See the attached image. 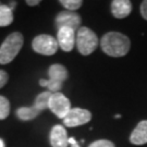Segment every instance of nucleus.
<instances>
[{
    "instance_id": "f257e3e1",
    "label": "nucleus",
    "mask_w": 147,
    "mask_h": 147,
    "mask_svg": "<svg viewBox=\"0 0 147 147\" xmlns=\"http://www.w3.org/2000/svg\"><path fill=\"white\" fill-rule=\"evenodd\" d=\"M101 50L109 57L120 58L130 51V38L119 32H108L100 39Z\"/></svg>"
},
{
    "instance_id": "f03ea898",
    "label": "nucleus",
    "mask_w": 147,
    "mask_h": 147,
    "mask_svg": "<svg viewBox=\"0 0 147 147\" xmlns=\"http://www.w3.org/2000/svg\"><path fill=\"white\" fill-rule=\"evenodd\" d=\"M24 44V37L20 32H13L0 46V64L12 62Z\"/></svg>"
},
{
    "instance_id": "7ed1b4c3",
    "label": "nucleus",
    "mask_w": 147,
    "mask_h": 147,
    "mask_svg": "<svg viewBox=\"0 0 147 147\" xmlns=\"http://www.w3.org/2000/svg\"><path fill=\"white\" fill-rule=\"evenodd\" d=\"M99 44L98 37L94 31L86 26H81L76 33V42L75 46L79 53L83 56H88L96 50Z\"/></svg>"
},
{
    "instance_id": "20e7f679",
    "label": "nucleus",
    "mask_w": 147,
    "mask_h": 147,
    "mask_svg": "<svg viewBox=\"0 0 147 147\" xmlns=\"http://www.w3.org/2000/svg\"><path fill=\"white\" fill-rule=\"evenodd\" d=\"M32 48L35 53L42 56H53L59 48L57 38H53L47 34H40L32 42Z\"/></svg>"
},
{
    "instance_id": "39448f33",
    "label": "nucleus",
    "mask_w": 147,
    "mask_h": 147,
    "mask_svg": "<svg viewBox=\"0 0 147 147\" xmlns=\"http://www.w3.org/2000/svg\"><path fill=\"white\" fill-rule=\"evenodd\" d=\"M48 109L53 112V115L58 117L59 119H64L69 111L71 110V101L68 97H65L62 93H55L51 95L49 100V107Z\"/></svg>"
},
{
    "instance_id": "423d86ee",
    "label": "nucleus",
    "mask_w": 147,
    "mask_h": 147,
    "mask_svg": "<svg viewBox=\"0 0 147 147\" xmlns=\"http://www.w3.org/2000/svg\"><path fill=\"white\" fill-rule=\"evenodd\" d=\"M92 120V112L83 108H72L63 119V124L68 127L84 125Z\"/></svg>"
},
{
    "instance_id": "0eeeda50",
    "label": "nucleus",
    "mask_w": 147,
    "mask_h": 147,
    "mask_svg": "<svg viewBox=\"0 0 147 147\" xmlns=\"http://www.w3.org/2000/svg\"><path fill=\"white\" fill-rule=\"evenodd\" d=\"M81 23H82L81 16L72 11H61L55 19V24L58 30L62 27H69L73 31H79Z\"/></svg>"
},
{
    "instance_id": "6e6552de",
    "label": "nucleus",
    "mask_w": 147,
    "mask_h": 147,
    "mask_svg": "<svg viewBox=\"0 0 147 147\" xmlns=\"http://www.w3.org/2000/svg\"><path fill=\"white\" fill-rule=\"evenodd\" d=\"M57 42L59 47L65 53H70L73 50L76 42V33L75 31L69 28V27H62L59 28L57 33Z\"/></svg>"
},
{
    "instance_id": "1a4fd4ad",
    "label": "nucleus",
    "mask_w": 147,
    "mask_h": 147,
    "mask_svg": "<svg viewBox=\"0 0 147 147\" xmlns=\"http://www.w3.org/2000/svg\"><path fill=\"white\" fill-rule=\"evenodd\" d=\"M50 144L53 147H68L69 137L65 127L60 124L53 126L50 135H49Z\"/></svg>"
},
{
    "instance_id": "9d476101",
    "label": "nucleus",
    "mask_w": 147,
    "mask_h": 147,
    "mask_svg": "<svg viewBox=\"0 0 147 147\" xmlns=\"http://www.w3.org/2000/svg\"><path fill=\"white\" fill-rule=\"evenodd\" d=\"M132 2L130 0L111 1V13L116 19H124L132 12Z\"/></svg>"
},
{
    "instance_id": "9b49d317",
    "label": "nucleus",
    "mask_w": 147,
    "mask_h": 147,
    "mask_svg": "<svg viewBox=\"0 0 147 147\" xmlns=\"http://www.w3.org/2000/svg\"><path fill=\"white\" fill-rule=\"evenodd\" d=\"M130 142L133 145H145L147 144V120L138 122L135 129L130 135Z\"/></svg>"
},
{
    "instance_id": "f8f14e48",
    "label": "nucleus",
    "mask_w": 147,
    "mask_h": 147,
    "mask_svg": "<svg viewBox=\"0 0 147 147\" xmlns=\"http://www.w3.org/2000/svg\"><path fill=\"white\" fill-rule=\"evenodd\" d=\"M48 76L50 80L63 83L68 79L69 72L64 65L59 64V63H55V64H51L48 69Z\"/></svg>"
},
{
    "instance_id": "ddd939ff",
    "label": "nucleus",
    "mask_w": 147,
    "mask_h": 147,
    "mask_svg": "<svg viewBox=\"0 0 147 147\" xmlns=\"http://www.w3.org/2000/svg\"><path fill=\"white\" fill-rule=\"evenodd\" d=\"M40 112L42 111L38 110L36 107L33 105L32 107H20L16 111V115L22 121H31L39 116Z\"/></svg>"
},
{
    "instance_id": "4468645a",
    "label": "nucleus",
    "mask_w": 147,
    "mask_h": 147,
    "mask_svg": "<svg viewBox=\"0 0 147 147\" xmlns=\"http://www.w3.org/2000/svg\"><path fill=\"white\" fill-rule=\"evenodd\" d=\"M13 19V10L10 8V5H0V27L11 25Z\"/></svg>"
},
{
    "instance_id": "2eb2a0df",
    "label": "nucleus",
    "mask_w": 147,
    "mask_h": 147,
    "mask_svg": "<svg viewBox=\"0 0 147 147\" xmlns=\"http://www.w3.org/2000/svg\"><path fill=\"white\" fill-rule=\"evenodd\" d=\"M51 95H53V93L49 92V90H46V92H42L40 94H38L37 97L35 98L34 106L40 111L48 109V107H49V100H50Z\"/></svg>"
},
{
    "instance_id": "dca6fc26",
    "label": "nucleus",
    "mask_w": 147,
    "mask_h": 147,
    "mask_svg": "<svg viewBox=\"0 0 147 147\" xmlns=\"http://www.w3.org/2000/svg\"><path fill=\"white\" fill-rule=\"evenodd\" d=\"M39 85L47 87L49 92H51L53 94H55V93H59L60 92V89L62 88L63 83L57 82V81H53V80H50V79L48 80L42 79L39 80Z\"/></svg>"
},
{
    "instance_id": "f3484780",
    "label": "nucleus",
    "mask_w": 147,
    "mask_h": 147,
    "mask_svg": "<svg viewBox=\"0 0 147 147\" xmlns=\"http://www.w3.org/2000/svg\"><path fill=\"white\" fill-rule=\"evenodd\" d=\"M10 115V101L0 95V120H5Z\"/></svg>"
},
{
    "instance_id": "a211bd4d",
    "label": "nucleus",
    "mask_w": 147,
    "mask_h": 147,
    "mask_svg": "<svg viewBox=\"0 0 147 147\" xmlns=\"http://www.w3.org/2000/svg\"><path fill=\"white\" fill-rule=\"evenodd\" d=\"M59 3L61 5H63L67 9V11L75 12L78 9H80L82 7L83 1L82 0H60Z\"/></svg>"
},
{
    "instance_id": "6ab92c4d",
    "label": "nucleus",
    "mask_w": 147,
    "mask_h": 147,
    "mask_svg": "<svg viewBox=\"0 0 147 147\" xmlns=\"http://www.w3.org/2000/svg\"><path fill=\"white\" fill-rule=\"evenodd\" d=\"M88 147H116V146L109 140H98V141H95L92 144H89Z\"/></svg>"
},
{
    "instance_id": "aec40b11",
    "label": "nucleus",
    "mask_w": 147,
    "mask_h": 147,
    "mask_svg": "<svg viewBox=\"0 0 147 147\" xmlns=\"http://www.w3.org/2000/svg\"><path fill=\"white\" fill-rule=\"evenodd\" d=\"M9 81V75L8 73L3 71V70H0V88H2Z\"/></svg>"
},
{
    "instance_id": "412c9836",
    "label": "nucleus",
    "mask_w": 147,
    "mask_h": 147,
    "mask_svg": "<svg viewBox=\"0 0 147 147\" xmlns=\"http://www.w3.org/2000/svg\"><path fill=\"white\" fill-rule=\"evenodd\" d=\"M140 11H141V14H142V16L147 21V0H144L142 3H141Z\"/></svg>"
},
{
    "instance_id": "4be33fe9",
    "label": "nucleus",
    "mask_w": 147,
    "mask_h": 147,
    "mask_svg": "<svg viewBox=\"0 0 147 147\" xmlns=\"http://www.w3.org/2000/svg\"><path fill=\"white\" fill-rule=\"evenodd\" d=\"M69 144H70L71 147H80L79 143L74 137H69Z\"/></svg>"
},
{
    "instance_id": "5701e85b",
    "label": "nucleus",
    "mask_w": 147,
    "mask_h": 147,
    "mask_svg": "<svg viewBox=\"0 0 147 147\" xmlns=\"http://www.w3.org/2000/svg\"><path fill=\"white\" fill-rule=\"evenodd\" d=\"M40 3V0H26V5H31V7H33V5H37Z\"/></svg>"
},
{
    "instance_id": "b1692460",
    "label": "nucleus",
    "mask_w": 147,
    "mask_h": 147,
    "mask_svg": "<svg viewBox=\"0 0 147 147\" xmlns=\"http://www.w3.org/2000/svg\"><path fill=\"white\" fill-rule=\"evenodd\" d=\"M0 147H5V143H3V141L0 138Z\"/></svg>"
},
{
    "instance_id": "393cba45",
    "label": "nucleus",
    "mask_w": 147,
    "mask_h": 147,
    "mask_svg": "<svg viewBox=\"0 0 147 147\" xmlns=\"http://www.w3.org/2000/svg\"><path fill=\"white\" fill-rule=\"evenodd\" d=\"M120 115H117V116H116V119H119V118H120Z\"/></svg>"
}]
</instances>
